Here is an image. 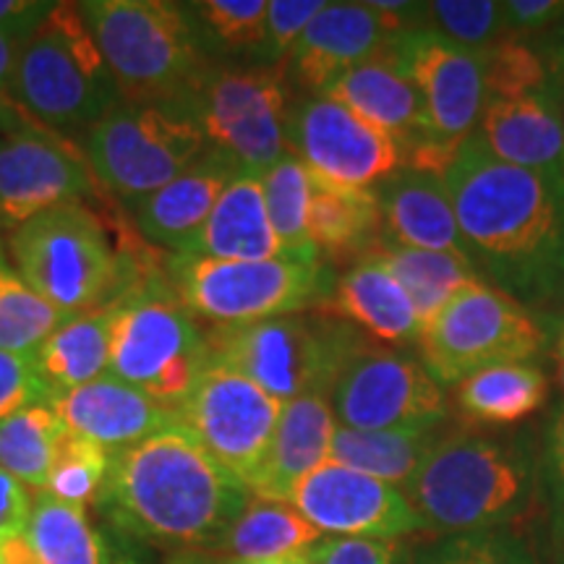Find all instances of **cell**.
I'll list each match as a JSON object with an SVG mask.
<instances>
[{
	"instance_id": "cell-1",
	"label": "cell",
	"mask_w": 564,
	"mask_h": 564,
	"mask_svg": "<svg viewBox=\"0 0 564 564\" xmlns=\"http://www.w3.org/2000/svg\"><path fill=\"white\" fill-rule=\"evenodd\" d=\"M470 264L520 306L564 303V188L470 137L444 175Z\"/></svg>"
},
{
	"instance_id": "cell-43",
	"label": "cell",
	"mask_w": 564,
	"mask_h": 564,
	"mask_svg": "<svg viewBox=\"0 0 564 564\" xmlns=\"http://www.w3.org/2000/svg\"><path fill=\"white\" fill-rule=\"evenodd\" d=\"M324 9L322 0H270L262 51L274 66H288L299 40Z\"/></svg>"
},
{
	"instance_id": "cell-50",
	"label": "cell",
	"mask_w": 564,
	"mask_h": 564,
	"mask_svg": "<svg viewBox=\"0 0 564 564\" xmlns=\"http://www.w3.org/2000/svg\"><path fill=\"white\" fill-rule=\"evenodd\" d=\"M539 53L544 55L549 74H552L556 89H560L564 97V17L556 21L552 30H546L544 40H541L539 45Z\"/></svg>"
},
{
	"instance_id": "cell-14",
	"label": "cell",
	"mask_w": 564,
	"mask_h": 564,
	"mask_svg": "<svg viewBox=\"0 0 564 564\" xmlns=\"http://www.w3.org/2000/svg\"><path fill=\"white\" fill-rule=\"evenodd\" d=\"M329 403L350 429H436L449 415L447 394L419 358L369 340L337 373Z\"/></svg>"
},
{
	"instance_id": "cell-12",
	"label": "cell",
	"mask_w": 564,
	"mask_h": 564,
	"mask_svg": "<svg viewBox=\"0 0 564 564\" xmlns=\"http://www.w3.org/2000/svg\"><path fill=\"white\" fill-rule=\"evenodd\" d=\"M544 345L541 322L484 280L453 295L419 335L421 364L442 387L497 364L531 361Z\"/></svg>"
},
{
	"instance_id": "cell-21",
	"label": "cell",
	"mask_w": 564,
	"mask_h": 564,
	"mask_svg": "<svg viewBox=\"0 0 564 564\" xmlns=\"http://www.w3.org/2000/svg\"><path fill=\"white\" fill-rule=\"evenodd\" d=\"M51 408L58 413L68 434L100 444L110 455L123 453L181 421L175 408L110 373L79 390L55 394Z\"/></svg>"
},
{
	"instance_id": "cell-46",
	"label": "cell",
	"mask_w": 564,
	"mask_h": 564,
	"mask_svg": "<svg viewBox=\"0 0 564 564\" xmlns=\"http://www.w3.org/2000/svg\"><path fill=\"white\" fill-rule=\"evenodd\" d=\"M544 484L552 502L554 531L564 539V405L556 411L544 449Z\"/></svg>"
},
{
	"instance_id": "cell-22",
	"label": "cell",
	"mask_w": 564,
	"mask_h": 564,
	"mask_svg": "<svg viewBox=\"0 0 564 564\" xmlns=\"http://www.w3.org/2000/svg\"><path fill=\"white\" fill-rule=\"evenodd\" d=\"M476 137L497 160L564 188V97L560 89L486 102Z\"/></svg>"
},
{
	"instance_id": "cell-48",
	"label": "cell",
	"mask_w": 564,
	"mask_h": 564,
	"mask_svg": "<svg viewBox=\"0 0 564 564\" xmlns=\"http://www.w3.org/2000/svg\"><path fill=\"white\" fill-rule=\"evenodd\" d=\"M562 17H564L562 0H512V3H505L507 37L546 32L552 30Z\"/></svg>"
},
{
	"instance_id": "cell-37",
	"label": "cell",
	"mask_w": 564,
	"mask_h": 564,
	"mask_svg": "<svg viewBox=\"0 0 564 564\" xmlns=\"http://www.w3.org/2000/svg\"><path fill=\"white\" fill-rule=\"evenodd\" d=\"M70 316L34 293L9 262L0 264V350L32 358Z\"/></svg>"
},
{
	"instance_id": "cell-15",
	"label": "cell",
	"mask_w": 564,
	"mask_h": 564,
	"mask_svg": "<svg viewBox=\"0 0 564 564\" xmlns=\"http://www.w3.org/2000/svg\"><path fill=\"white\" fill-rule=\"evenodd\" d=\"M288 147L316 178L371 188L405 167L403 147L356 112L316 95L291 112Z\"/></svg>"
},
{
	"instance_id": "cell-26",
	"label": "cell",
	"mask_w": 564,
	"mask_h": 564,
	"mask_svg": "<svg viewBox=\"0 0 564 564\" xmlns=\"http://www.w3.org/2000/svg\"><path fill=\"white\" fill-rule=\"evenodd\" d=\"M377 194L382 204L384 241L468 259L444 178L403 167L384 183H379Z\"/></svg>"
},
{
	"instance_id": "cell-10",
	"label": "cell",
	"mask_w": 564,
	"mask_h": 564,
	"mask_svg": "<svg viewBox=\"0 0 564 564\" xmlns=\"http://www.w3.org/2000/svg\"><path fill=\"white\" fill-rule=\"evenodd\" d=\"M207 147L183 105L121 102L84 133L97 183L129 207L178 178Z\"/></svg>"
},
{
	"instance_id": "cell-30",
	"label": "cell",
	"mask_w": 564,
	"mask_h": 564,
	"mask_svg": "<svg viewBox=\"0 0 564 564\" xmlns=\"http://www.w3.org/2000/svg\"><path fill=\"white\" fill-rule=\"evenodd\" d=\"M110 324V306L97 308V312L70 316L61 329L47 337L32 364L51 390V400L55 394L79 390L108 373Z\"/></svg>"
},
{
	"instance_id": "cell-35",
	"label": "cell",
	"mask_w": 564,
	"mask_h": 564,
	"mask_svg": "<svg viewBox=\"0 0 564 564\" xmlns=\"http://www.w3.org/2000/svg\"><path fill=\"white\" fill-rule=\"evenodd\" d=\"M68 432L51 403H37L0 421V470L26 489L45 491L47 478Z\"/></svg>"
},
{
	"instance_id": "cell-59",
	"label": "cell",
	"mask_w": 564,
	"mask_h": 564,
	"mask_svg": "<svg viewBox=\"0 0 564 564\" xmlns=\"http://www.w3.org/2000/svg\"><path fill=\"white\" fill-rule=\"evenodd\" d=\"M560 564H564V560H562V562H560Z\"/></svg>"
},
{
	"instance_id": "cell-25",
	"label": "cell",
	"mask_w": 564,
	"mask_h": 564,
	"mask_svg": "<svg viewBox=\"0 0 564 564\" xmlns=\"http://www.w3.org/2000/svg\"><path fill=\"white\" fill-rule=\"evenodd\" d=\"M181 253L223 262H270L288 259L270 215H267L262 178L238 173L220 202L215 204L207 223L194 232Z\"/></svg>"
},
{
	"instance_id": "cell-45",
	"label": "cell",
	"mask_w": 564,
	"mask_h": 564,
	"mask_svg": "<svg viewBox=\"0 0 564 564\" xmlns=\"http://www.w3.org/2000/svg\"><path fill=\"white\" fill-rule=\"evenodd\" d=\"M37 403H51V390L40 379L30 358L0 350V421Z\"/></svg>"
},
{
	"instance_id": "cell-27",
	"label": "cell",
	"mask_w": 564,
	"mask_h": 564,
	"mask_svg": "<svg viewBox=\"0 0 564 564\" xmlns=\"http://www.w3.org/2000/svg\"><path fill=\"white\" fill-rule=\"evenodd\" d=\"M322 308L382 343H419L421 319L411 299L373 253H364L335 280L333 299Z\"/></svg>"
},
{
	"instance_id": "cell-31",
	"label": "cell",
	"mask_w": 564,
	"mask_h": 564,
	"mask_svg": "<svg viewBox=\"0 0 564 564\" xmlns=\"http://www.w3.org/2000/svg\"><path fill=\"white\" fill-rule=\"evenodd\" d=\"M444 436L436 429H350L337 426L329 460L405 489Z\"/></svg>"
},
{
	"instance_id": "cell-41",
	"label": "cell",
	"mask_w": 564,
	"mask_h": 564,
	"mask_svg": "<svg viewBox=\"0 0 564 564\" xmlns=\"http://www.w3.org/2000/svg\"><path fill=\"white\" fill-rule=\"evenodd\" d=\"M408 564H535L520 535L499 531L442 535L429 546L415 549Z\"/></svg>"
},
{
	"instance_id": "cell-23",
	"label": "cell",
	"mask_w": 564,
	"mask_h": 564,
	"mask_svg": "<svg viewBox=\"0 0 564 564\" xmlns=\"http://www.w3.org/2000/svg\"><path fill=\"white\" fill-rule=\"evenodd\" d=\"M238 173L241 167L228 154L207 147L178 178L131 204V220L152 246L181 253Z\"/></svg>"
},
{
	"instance_id": "cell-56",
	"label": "cell",
	"mask_w": 564,
	"mask_h": 564,
	"mask_svg": "<svg viewBox=\"0 0 564 564\" xmlns=\"http://www.w3.org/2000/svg\"><path fill=\"white\" fill-rule=\"evenodd\" d=\"M556 361H560V369H556V379H560V387L564 392V352H556Z\"/></svg>"
},
{
	"instance_id": "cell-36",
	"label": "cell",
	"mask_w": 564,
	"mask_h": 564,
	"mask_svg": "<svg viewBox=\"0 0 564 564\" xmlns=\"http://www.w3.org/2000/svg\"><path fill=\"white\" fill-rule=\"evenodd\" d=\"M262 192L267 215L288 259L322 262L308 238V207L314 194L312 171L293 152H288L262 175Z\"/></svg>"
},
{
	"instance_id": "cell-24",
	"label": "cell",
	"mask_w": 564,
	"mask_h": 564,
	"mask_svg": "<svg viewBox=\"0 0 564 564\" xmlns=\"http://www.w3.org/2000/svg\"><path fill=\"white\" fill-rule=\"evenodd\" d=\"M337 426L340 423L335 419L329 394L312 392L282 403L270 453L251 486V497L288 502L295 486L329 460Z\"/></svg>"
},
{
	"instance_id": "cell-29",
	"label": "cell",
	"mask_w": 564,
	"mask_h": 564,
	"mask_svg": "<svg viewBox=\"0 0 564 564\" xmlns=\"http://www.w3.org/2000/svg\"><path fill=\"white\" fill-rule=\"evenodd\" d=\"M322 539L291 502L251 497L215 549L230 562H270L312 552Z\"/></svg>"
},
{
	"instance_id": "cell-11",
	"label": "cell",
	"mask_w": 564,
	"mask_h": 564,
	"mask_svg": "<svg viewBox=\"0 0 564 564\" xmlns=\"http://www.w3.org/2000/svg\"><path fill=\"white\" fill-rule=\"evenodd\" d=\"M288 97L285 66H209L183 108L209 147L228 154L241 173L262 178L274 162L291 152Z\"/></svg>"
},
{
	"instance_id": "cell-28",
	"label": "cell",
	"mask_w": 564,
	"mask_h": 564,
	"mask_svg": "<svg viewBox=\"0 0 564 564\" xmlns=\"http://www.w3.org/2000/svg\"><path fill=\"white\" fill-rule=\"evenodd\" d=\"M308 238L322 262H358L382 238V204L377 188L337 186L314 175Z\"/></svg>"
},
{
	"instance_id": "cell-32",
	"label": "cell",
	"mask_w": 564,
	"mask_h": 564,
	"mask_svg": "<svg viewBox=\"0 0 564 564\" xmlns=\"http://www.w3.org/2000/svg\"><path fill=\"white\" fill-rule=\"evenodd\" d=\"M24 544L34 564H112V544L84 507L37 491Z\"/></svg>"
},
{
	"instance_id": "cell-3",
	"label": "cell",
	"mask_w": 564,
	"mask_h": 564,
	"mask_svg": "<svg viewBox=\"0 0 564 564\" xmlns=\"http://www.w3.org/2000/svg\"><path fill=\"white\" fill-rule=\"evenodd\" d=\"M533 460L481 434H444L405 486L429 531L442 535L499 531L520 520L533 499Z\"/></svg>"
},
{
	"instance_id": "cell-58",
	"label": "cell",
	"mask_w": 564,
	"mask_h": 564,
	"mask_svg": "<svg viewBox=\"0 0 564 564\" xmlns=\"http://www.w3.org/2000/svg\"><path fill=\"white\" fill-rule=\"evenodd\" d=\"M560 352H564V333H562V337H560Z\"/></svg>"
},
{
	"instance_id": "cell-17",
	"label": "cell",
	"mask_w": 564,
	"mask_h": 564,
	"mask_svg": "<svg viewBox=\"0 0 564 564\" xmlns=\"http://www.w3.org/2000/svg\"><path fill=\"white\" fill-rule=\"evenodd\" d=\"M95 194L87 158L61 133L34 129L0 139V228L13 230L40 212Z\"/></svg>"
},
{
	"instance_id": "cell-20",
	"label": "cell",
	"mask_w": 564,
	"mask_h": 564,
	"mask_svg": "<svg viewBox=\"0 0 564 564\" xmlns=\"http://www.w3.org/2000/svg\"><path fill=\"white\" fill-rule=\"evenodd\" d=\"M405 42L408 34L384 53L345 70L340 79L322 91L324 97H333L366 123L390 133L403 147V152L413 150L421 141L434 139L429 131L421 91L408 74Z\"/></svg>"
},
{
	"instance_id": "cell-40",
	"label": "cell",
	"mask_w": 564,
	"mask_h": 564,
	"mask_svg": "<svg viewBox=\"0 0 564 564\" xmlns=\"http://www.w3.org/2000/svg\"><path fill=\"white\" fill-rule=\"evenodd\" d=\"M112 455L100 444L68 434L61 444V453L47 478L45 491L61 502L84 507L100 502V494L108 481Z\"/></svg>"
},
{
	"instance_id": "cell-42",
	"label": "cell",
	"mask_w": 564,
	"mask_h": 564,
	"mask_svg": "<svg viewBox=\"0 0 564 564\" xmlns=\"http://www.w3.org/2000/svg\"><path fill=\"white\" fill-rule=\"evenodd\" d=\"M199 34L228 51H251L264 45L267 0H199L188 3Z\"/></svg>"
},
{
	"instance_id": "cell-13",
	"label": "cell",
	"mask_w": 564,
	"mask_h": 564,
	"mask_svg": "<svg viewBox=\"0 0 564 564\" xmlns=\"http://www.w3.org/2000/svg\"><path fill=\"white\" fill-rule=\"evenodd\" d=\"M175 411L202 447L251 491L278 429L280 400L243 373L209 361Z\"/></svg>"
},
{
	"instance_id": "cell-55",
	"label": "cell",
	"mask_w": 564,
	"mask_h": 564,
	"mask_svg": "<svg viewBox=\"0 0 564 564\" xmlns=\"http://www.w3.org/2000/svg\"><path fill=\"white\" fill-rule=\"evenodd\" d=\"M232 564H314L312 556L306 554H295V556H285V560H270V562H232Z\"/></svg>"
},
{
	"instance_id": "cell-9",
	"label": "cell",
	"mask_w": 564,
	"mask_h": 564,
	"mask_svg": "<svg viewBox=\"0 0 564 564\" xmlns=\"http://www.w3.org/2000/svg\"><path fill=\"white\" fill-rule=\"evenodd\" d=\"M162 274L196 319L212 327L251 324L303 314L327 306L335 278L324 262L270 259V262H223V259L167 253Z\"/></svg>"
},
{
	"instance_id": "cell-4",
	"label": "cell",
	"mask_w": 564,
	"mask_h": 564,
	"mask_svg": "<svg viewBox=\"0 0 564 564\" xmlns=\"http://www.w3.org/2000/svg\"><path fill=\"white\" fill-rule=\"evenodd\" d=\"M79 6L123 102L186 105L212 66L188 6L165 0Z\"/></svg>"
},
{
	"instance_id": "cell-34",
	"label": "cell",
	"mask_w": 564,
	"mask_h": 564,
	"mask_svg": "<svg viewBox=\"0 0 564 564\" xmlns=\"http://www.w3.org/2000/svg\"><path fill=\"white\" fill-rule=\"evenodd\" d=\"M549 382L531 361L497 364L455 384L460 413L476 423H514L544 405Z\"/></svg>"
},
{
	"instance_id": "cell-18",
	"label": "cell",
	"mask_w": 564,
	"mask_h": 564,
	"mask_svg": "<svg viewBox=\"0 0 564 564\" xmlns=\"http://www.w3.org/2000/svg\"><path fill=\"white\" fill-rule=\"evenodd\" d=\"M421 13L423 3L405 13L379 11L373 3H324L285 68L301 89L322 95L345 70L361 66L411 34L419 26L413 19Z\"/></svg>"
},
{
	"instance_id": "cell-7",
	"label": "cell",
	"mask_w": 564,
	"mask_h": 564,
	"mask_svg": "<svg viewBox=\"0 0 564 564\" xmlns=\"http://www.w3.org/2000/svg\"><path fill=\"white\" fill-rule=\"evenodd\" d=\"M13 100L55 133H87L123 102L79 3H55L19 47Z\"/></svg>"
},
{
	"instance_id": "cell-44",
	"label": "cell",
	"mask_w": 564,
	"mask_h": 564,
	"mask_svg": "<svg viewBox=\"0 0 564 564\" xmlns=\"http://www.w3.org/2000/svg\"><path fill=\"white\" fill-rule=\"evenodd\" d=\"M314 564H408L411 554L403 541L352 539V535H324L312 552Z\"/></svg>"
},
{
	"instance_id": "cell-49",
	"label": "cell",
	"mask_w": 564,
	"mask_h": 564,
	"mask_svg": "<svg viewBox=\"0 0 564 564\" xmlns=\"http://www.w3.org/2000/svg\"><path fill=\"white\" fill-rule=\"evenodd\" d=\"M53 9L55 3L47 0H0V34L24 45Z\"/></svg>"
},
{
	"instance_id": "cell-8",
	"label": "cell",
	"mask_w": 564,
	"mask_h": 564,
	"mask_svg": "<svg viewBox=\"0 0 564 564\" xmlns=\"http://www.w3.org/2000/svg\"><path fill=\"white\" fill-rule=\"evenodd\" d=\"M364 343L366 337L333 312L207 329L212 361L243 373L280 403L312 392L329 394L345 361Z\"/></svg>"
},
{
	"instance_id": "cell-38",
	"label": "cell",
	"mask_w": 564,
	"mask_h": 564,
	"mask_svg": "<svg viewBox=\"0 0 564 564\" xmlns=\"http://www.w3.org/2000/svg\"><path fill=\"white\" fill-rule=\"evenodd\" d=\"M478 55L484 66L486 102L518 100V97L556 89L544 55L520 37H502Z\"/></svg>"
},
{
	"instance_id": "cell-16",
	"label": "cell",
	"mask_w": 564,
	"mask_h": 564,
	"mask_svg": "<svg viewBox=\"0 0 564 564\" xmlns=\"http://www.w3.org/2000/svg\"><path fill=\"white\" fill-rule=\"evenodd\" d=\"M288 502L322 535L403 541L429 531L403 489L335 460L303 478Z\"/></svg>"
},
{
	"instance_id": "cell-47",
	"label": "cell",
	"mask_w": 564,
	"mask_h": 564,
	"mask_svg": "<svg viewBox=\"0 0 564 564\" xmlns=\"http://www.w3.org/2000/svg\"><path fill=\"white\" fill-rule=\"evenodd\" d=\"M32 494L19 478L0 470V552L24 535L32 514Z\"/></svg>"
},
{
	"instance_id": "cell-6",
	"label": "cell",
	"mask_w": 564,
	"mask_h": 564,
	"mask_svg": "<svg viewBox=\"0 0 564 564\" xmlns=\"http://www.w3.org/2000/svg\"><path fill=\"white\" fill-rule=\"evenodd\" d=\"M110 377L178 408L212 361L207 329L154 270L110 303Z\"/></svg>"
},
{
	"instance_id": "cell-57",
	"label": "cell",
	"mask_w": 564,
	"mask_h": 564,
	"mask_svg": "<svg viewBox=\"0 0 564 564\" xmlns=\"http://www.w3.org/2000/svg\"><path fill=\"white\" fill-rule=\"evenodd\" d=\"M6 262V253H3V243H0V264Z\"/></svg>"
},
{
	"instance_id": "cell-39",
	"label": "cell",
	"mask_w": 564,
	"mask_h": 564,
	"mask_svg": "<svg viewBox=\"0 0 564 564\" xmlns=\"http://www.w3.org/2000/svg\"><path fill=\"white\" fill-rule=\"evenodd\" d=\"M423 17L429 32L470 53L489 51L494 42L507 37L505 3L497 0H434L423 3Z\"/></svg>"
},
{
	"instance_id": "cell-53",
	"label": "cell",
	"mask_w": 564,
	"mask_h": 564,
	"mask_svg": "<svg viewBox=\"0 0 564 564\" xmlns=\"http://www.w3.org/2000/svg\"><path fill=\"white\" fill-rule=\"evenodd\" d=\"M162 564H232L228 556L217 549H178L165 556Z\"/></svg>"
},
{
	"instance_id": "cell-52",
	"label": "cell",
	"mask_w": 564,
	"mask_h": 564,
	"mask_svg": "<svg viewBox=\"0 0 564 564\" xmlns=\"http://www.w3.org/2000/svg\"><path fill=\"white\" fill-rule=\"evenodd\" d=\"M17 42L0 34V97L13 100V82H17V63H19Z\"/></svg>"
},
{
	"instance_id": "cell-51",
	"label": "cell",
	"mask_w": 564,
	"mask_h": 564,
	"mask_svg": "<svg viewBox=\"0 0 564 564\" xmlns=\"http://www.w3.org/2000/svg\"><path fill=\"white\" fill-rule=\"evenodd\" d=\"M45 129V126L34 121V118L26 112L17 100H9V97H0V133L3 137H17V133Z\"/></svg>"
},
{
	"instance_id": "cell-54",
	"label": "cell",
	"mask_w": 564,
	"mask_h": 564,
	"mask_svg": "<svg viewBox=\"0 0 564 564\" xmlns=\"http://www.w3.org/2000/svg\"><path fill=\"white\" fill-rule=\"evenodd\" d=\"M112 564H144L137 549L131 546V539L116 533V541H112Z\"/></svg>"
},
{
	"instance_id": "cell-2",
	"label": "cell",
	"mask_w": 564,
	"mask_h": 564,
	"mask_svg": "<svg viewBox=\"0 0 564 564\" xmlns=\"http://www.w3.org/2000/svg\"><path fill=\"white\" fill-rule=\"evenodd\" d=\"M249 499L178 421L112 455L97 507L118 535L178 552L215 549Z\"/></svg>"
},
{
	"instance_id": "cell-5",
	"label": "cell",
	"mask_w": 564,
	"mask_h": 564,
	"mask_svg": "<svg viewBox=\"0 0 564 564\" xmlns=\"http://www.w3.org/2000/svg\"><path fill=\"white\" fill-rule=\"evenodd\" d=\"M9 253L21 280L66 314L108 308L144 274L79 202L40 212L9 230Z\"/></svg>"
},
{
	"instance_id": "cell-19",
	"label": "cell",
	"mask_w": 564,
	"mask_h": 564,
	"mask_svg": "<svg viewBox=\"0 0 564 564\" xmlns=\"http://www.w3.org/2000/svg\"><path fill=\"white\" fill-rule=\"evenodd\" d=\"M405 53L408 74L426 108L429 131L442 144L463 150L486 108L481 55L453 45L426 26L408 34Z\"/></svg>"
},
{
	"instance_id": "cell-33",
	"label": "cell",
	"mask_w": 564,
	"mask_h": 564,
	"mask_svg": "<svg viewBox=\"0 0 564 564\" xmlns=\"http://www.w3.org/2000/svg\"><path fill=\"white\" fill-rule=\"evenodd\" d=\"M387 267V272L400 282V288L411 299L421 327L447 306V301L463 291V288L481 282V274L465 257L444 251L408 249L379 238L369 251Z\"/></svg>"
}]
</instances>
